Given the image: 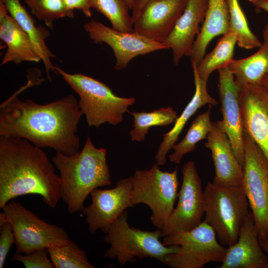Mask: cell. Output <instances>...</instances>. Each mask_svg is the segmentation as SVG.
<instances>
[{"mask_svg":"<svg viewBox=\"0 0 268 268\" xmlns=\"http://www.w3.org/2000/svg\"><path fill=\"white\" fill-rule=\"evenodd\" d=\"M82 115L72 95L46 104L13 95L0 106V136L24 138L39 147L72 155L79 151L77 133Z\"/></svg>","mask_w":268,"mask_h":268,"instance_id":"1","label":"cell"},{"mask_svg":"<svg viewBox=\"0 0 268 268\" xmlns=\"http://www.w3.org/2000/svg\"><path fill=\"white\" fill-rule=\"evenodd\" d=\"M60 179L46 153L28 140L0 136V208L17 197L38 195L49 207L61 199Z\"/></svg>","mask_w":268,"mask_h":268,"instance_id":"2","label":"cell"},{"mask_svg":"<svg viewBox=\"0 0 268 268\" xmlns=\"http://www.w3.org/2000/svg\"><path fill=\"white\" fill-rule=\"evenodd\" d=\"M106 153V149L96 147L88 137L81 151L72 155L56 152L52 157L60 173L61 199L69 214L81 211L94 189L111 185Z\"/></svg>","mask_w":268,"mask_h":268,"instance_id":"3","label":"cell"},{"mask_svg":"<svg viewBox=\"0 0 268 268\" xmlns=\"http://www.w3.org/2000/svg\"><path fill=\"white\" fill-rule=\"evenodd\" d=\"M55 69L79 97L78 105L89 127L98 128L108 123L116 125L123 121L124 113L135 102L134 97L116 95L105 83L81 73H69L59 66Z\"/></svg>","mask_w":268,"mask_h":268,"instance_id":"4","label":"cell"},{"mask_svg":"<svg viewBox=\"0 0 268 268\" xmlns=\"http://www.w3.org/2000/svg\"><path fill=\"white\" fill-rule=\"evenodd\" d=\"M128 216L126 210L105 233L103 239L110 246L104 254L106 258L116 260L124 266L148 258L162 262L167 255L179 251V246H165L160 241L162 237L160 229L146 231L132 227Z\"/></svg>","mask_w":268,"mask_h":268,"instance_id":"5","label":"cell"},{"mask_svg":"<svg viewBox=\"0 0 268 268\" xmlns=\"http://www.w3.org/2000/svg\"><path fill=\"white\" fill-rule=\"evenodd\" d=\"M204 219L224 246L234 244L250 211L242 186L227 187L208 182L203 190Z\"/></svg>","mask_w":268,"mask_h":268,"instance_id":"6","label":"cell"},{"mask_svg":"<svg viewBox=\"0 0 268 268\" xmlns=\"http://www.w3.org/2000/svg\"><path fill=\"white\" fill-rule=\"evenodd\" d=\"M177 174V167L172 172L162 171L156 163L149 169L136 170L132 176L133 204L147 205L151 210V223L161 230L174 208L179 186Z\"/></svg>","mask_w":268,"mask_h":268,"instance_id":"7","label":"cell"},{"mask_svg":"<svg viewBox=\"0 0 268 268\" xmlns=\"http://www.w3.org/2000/svg\"><path fill=\"white\" fill-rule=\"evenodd\" d=\"M1 209L0 224L5 221L11 224L17 253L28 254L71 241L63 228L41 219L18 201H10Z\"/></svg>","mask_w":268,"mask_h":268,"instance_id":"8","label":"cell"},{"mask_svg":"<svg viewBox=\"0 0 268 268\" xmlns=\"http://www.w3.org/2000/svg\"><path fill=\"white\" fill-rule=\"evenodd\" d=\"M162 242L179 246L178 252L167 255L162 262L172 268H202L209 263H222L227 250L204 220L190 230L163 237Z\"/></svg>","mask_w":268,"mask_h":268,"instance_id":"9","label":"cell"},{"mask_svg":"<svg viewBox=\"0 0 268 268\" xmlns=\"http://www.w3.org/2000/svg\"><path fill=\"white\" fill-rule=\"evenodd\" d=\"M243 142L245 162L242 186L261 244L268 236V162L259 146L245 132Z\"/></svg>","mask_w":268,"mask_h":268,"instance_id":"10","label":"cell"},{"mask_svg":"<svg viewBox=\"0 0 268 268\" xmlns=\"http://www.w3.org/2000/svg\"><path fill=\"white\" fill-rule=\"evenodd\" d=\"M182 174L178 203L161 230L163 237L192 229L201 222L204 214L203 191L195 163L192 161L186 162Z\"/></svg>","mask_w":268,"mask_h":268,"instance_id":"11","label":"cell"},{"mask_svg":"<svg viewBox=\"0 0 268 268\" xmlns=\"http://www.w3.org/2000/svg\"><path fill=\"white\" fill-rule=\"evenodd\" d=\"M132 177L120 179L111 189H96L91 192L92 202L81 211L85 216L89 232L106 233L112 223L128 207H134L132 201Z\"/></svg>","mask_w":268,"mask_h":268,"instance_id":"12","label":"cell"},{"mask_svg":"<svg viewBox=\"0 0 268 268\" xmlns=\"http://www.w3.org/2000/svg\"><path fill=\"white\" fill-rule=\"evenodd\" d=\"M84 28L94 43H104L111 48L116 58L115 69L117 70L126 68L136 56L168 49L163 43L149 39L134 31L117 30L95 20L85 23Z\"/></svg>","mask_w":268,"mask_h":268,"instance_id":"13","label":"cell"},{"mask_svg":"<svg viewBox=\"0 0 268 268\" xmlns=\"http://www.w3.org/2000/svg\"><path fill=\"white\" fill-rule=\"evenodd\" d=\"M218 70V90L223 119L216 123L227 135L234 153L243 168L245 154L244 129L239 98L240 87L227 66Z\"/></svg>","mask_w":268,"mask_h":268,"instance_id":"14","label":"cell"},{"mask_svg":"<svg viewBox=\"0 0 268 268\" xmlns=\"http://www.w3.org/2000/svg\"><path fill=\"white\" fill-rule=\"evenodd\" d=\"M240 87L244 132L259 146L268 162V89L261 84Z\"/></svg>","mask_w":268,"mask_h":268,"instance_id":"15","label":"cell"},{"mask_svg":"<svg viewBox=\"0 0 268 268\" xmlns=\"http://www.w3.org/2000/svg\"><path fill=\"white\" fill-rule=\"evenodd\" d=\"M189 0H153L143 8L135 20L133 31L163 43L184 11Z\"/></svg>","mask_w":268,"mask_h":268,"instance_id":"16","label":"cell"},{"mask_svg":"<svg viewBox=\"0 0 268 268\" xmlns=\"http://www.w3.org/2000/svg\"><path fill=\"white\" fill-rule=\"evenodd\" d=\"M204 143L211 152L215 173L212 182L220 186H242L243 168L237 160L230 141L216 122H212L210 131Z\"/></svg>","mask_w":268,"mask_h":268,"instance_id":"17","label":"cell"},{"mask_svg":"<svg viewBox=\"0 0 268 268\" xmlns=\"http://www.w3.org/2000/svg\"><path fill=\"white\" fill-rule=\"evenodd\" d=\"M208 0H189L181 15L163 43L173 55V63L178 65L184 56L190 55L196 38L203 23Z\"/></svg>","mask_w":268,"mask_h":268,"instance_id":"18","label":"cell"},{"mask_svg":"<svg viewBox=\"0 0 268 268\" xmlns=\"http://www.w3.org/2000/svg\"><path fill=\"white\" fill-rule=\"evenodd\" d=\"M219 268H268V256L260 242L251 211L237 241L227 248Z\"/></svg>","mask_w":268,"mask_h":268,"instance_id":"19","label":"cell"},{"mask_svg":"<svg viewBox=\"0 0 268 268\" xmlns=\"http://www.w3.org/2000/svg\"><path fill=\"white\" fill-rule=\"evenodd\" d=\"M0 38L7 48L0 66L10 62L19 64L23 62L38 63L41 60L28 35L0 1Z\"/></svg>","mask_w":268,"mask_h":268,"instance_id":"20","label":"cell"},{"mask_svg":"<svg viewBox=\"0 0 268 268\" xmlns=\"http://www.w3.org/2000/svg\"><path fill=\"white\" fill-rule=\"evenodd\" d=\"M192 66L195 92L191 101L175 121L172 129L163 134V140L160 143L155 155L156 163L159 166L163 165L166 163L168 152L175 144L188 121L198 110L206 104L216 105L218 104L217 101L211 97L207 91V80L201 79L199 76L196 70V65L192 64Z\"/></svg>","mask_w":268,"mask_h":268,"instance_id":"21","label":"cell"},{"mask_svg":"<svg viewBox=\"0 0 268 268\" xmlns=\"http://www.w3.org/2000/svg\"><path fill=\"white\" fill-rule=\"evenodd\" d=\"M229 31V15L227 0H208L202 27L197 36L189 57L197 66L205 54L208 44L215 37Z\"/></svg>","mask_w":268,"mask_h":268,"instance_id":"22","label":"cell"},{"mask_svg":"<svg viewBox=\"0 0 268 268\" xmlns=\"http://www.w3.org/2000/svg\"><path fill=\"white\" fill-rule=\"evenodd\" d=\"M8 13L16 21L20 27L28 35L38 54L44 64L47 77L51 81L50 72L58 74L51 59L56 58L55 55L47 47L45 40L50 32L42 26H37L35 21L21 4L19 0H0Z\"/></svg>","mask_w":268,"mask_h":268,"instance_id":"23","label":"cell"},{"mask_svg":"<svg viewBox=\"0 0 268 268\" xmlns=\"http://www.w3.org/2000/svg\"><path fill=\"white\" fill-rule=\"evenodd\" d=\"M263 42L253 55L240 59H233L227 65L233 73L237 84H261L268 73V24L263 31Z\"/></svg>","mask_w":268,"mask_h":268,"instance_id":"24","label":"cell"},{"mask_svg":"<svg viewBox=\"0 0 268 268\" xmlns=\"http://www.w3.org/2000/svg\"><path fill=\"white\" fill-rule=\"evenodd\" d=\"M237 43L235 34L229 30L219 39L215 48L204 56L196 66L199 76L208 80L211 73L215 70L226 67L233 59L234 49Z\"/></svg>","mask_w":268,"mask_h":268,"instance_id":"25","label":"cell"},{"mask_svg":"<svg viewBox=\"0 0 268 268\" xmlns=\"http://www.w3.org/2000/svg\"><path fill=\"white\" fill-rule=\"evenodd\" d=\"M211 109V105H209L207 111L199 115L192 122L184 138L173 146L174 152L169 155L171 162L179 164L185 154L195 149L197 143L206 138L212 126L210 118Z\"/></svg>","mask_w":268,"mask_h":268,"instance_id":"26","label":"cell"},{"mask_svg":"<svg viewBox=\"0 0 268 268\" xmlns=\"http://www.w3.org/2000/svg\"><path fill=\"white\" fill-rule=\"evenodd\" d=\"M134 117V128L130 131L133 141L144 139L149 129L156 126H167L175 122L178 118L176 111L171 107L161 108L149 112H130Z\"/></svg>","mask_w":268,"mask_h":268,"instance_id":"27","label":"cell"},{"mask_svg":"<svg viewBox=\"0 0 268 268\" xmlns=\"http://www.w3.org/2000/svg\"><path fill=\"white\" fill-rule=\"evenodd\" d=\"M91 8L103 15L112 27L122 32H133L134 22L126 0H90Z\"/></svg>","mask_w":268,"mask_h":268,"instance_id":"28","label":"cell"},{"mask_svg":"<svg viewBox=\"0 0 268 268\" xmlns=\"http://www.w3.org/2000/svg\"><path fill=\"white\" fill-rule=\"evenodd\" d=\"M227 1L229 15V30L235 34L238 45L248 50L260 47L262 43L251 30L239 0H227Z\"/></svg>","mask_w":268,"mask_h":268,"instance_id":"29","label":"cell"},{"mask_svg":"<svg viewBox=\"0 0 268 268\" xmlns=\"http://www.w3.org/2000/svg\"><path fill=\"white\" fill-rule=\"evenodd\" d=\"M55 268H94L86 252L75 242L47 249Z\"/></svg>","mask_w":268,"mask_h":268,"instance_id":"30","label":"cell"},{"mask_svg":"<svg viewBox=\"0 0 268 268\" xmlns=\"http://www.w3.org/2000/svg\"><path fill=\"white\" fill-rule=\"evenodd\" d=\"M31 13L51 29L55 20L64 17L73 18V10L67 8L64 0H24Z\"/></svg>","mask_w":268,"mask_h":268,"instance_id":"31","label":"cell"},{"mask_svg":"<svg viewBox=\"0 0 268 268\" xmlns=\"http://www.w3.org/2000/svg\"><path fill=\"white\" fill-rule=\"evenodd\" d=\"M47 249L33 251L21 255L16 253L12 256L11 261L22 263L26 268H53L54 266L49 259Z\"/></svg>","mask_w":268,"mask_h":268,"instance_id":"32","label":"cell"},{"mask_svg":"<svg viewBox=\"0 0 268 268\" xmlns=\"http://www.w3.org/2000/svg\"><path fill=\"white\" fill-rule=\"evenodd\" d=\"M0 268H2L15 238L11 224L5 221L0 224Z\"/></svg>","mask_w":268,"mask_h":268,"instance_id":"33","label":"cell"},{"mask_svg":"<svg viewBox=\"0 0 268 268\" xmlns=\"http://www.w3.org/2000/svg\"><path fill=\"white\" fill-rule=\"evenodd\" d=\"M66 6L70 10L81 11L86 16L91 17L92 13L90 0H64Z\"/></svg>","mask_w":268,"mask_h":268,"instance_id":"34","label":"cell"},{"mask_svg":"<svg viewBox=\"0 0 268 268\" xmlns=\"http://www.w3.org/2000/svg\"><path fill=\"white\" fill-rule=\"evenodd\" d=\"M152 0H134L131 15L134 22L137 18L144 7Z\"/></svg>","mask_w":268,"mask_h":268,"instance_id":"35","label":"cell"},{"mask_svg":"<svg viewBox=\"0 0 268 268\" xmlns=\"http://www.w3.org/2000/svg\"><path fill=\"white\" fill-rule=\"evenodd\" d=\"M257 8L263 9L268 13V0H247Z\"/></svg>","mask_w":268,"mask_h":268,"instance_id":"36","label":"cell"},{"mask_svg":"<svg viewBox=\"0 0 268 268\" xmlns=\"http://www.w3.org/2000/svg\"><path fill=\"white\" fill-rule=\"evenodd\" d=\"M261 84L268 89V73L262 78Z\"/></svg>","mask_w":268,"mask_h":268,"instance_id":"37","label":"cell"},{"mask_svg":"<svg viewBox=\"0 0 268 268\" xmlns=\"http://www.w3.org/2000/svg\"><path fill=\"white\" fill-rule=\"evenodd\" d=\"M130 9L132 10L133 6L134 0H126Z\"/></svg>","mask_w":268,"mask_h":268,"instance_id":"38","label":"cell"},{"mask_svg":"<svg viewBox=\"0 0 268 268\" xmlns=\"http://www.w3.org/2000/svg\"><path fill=\"white\" fill-rule=\"evenodd\" d=\"M261 245L262 248L264 247H268V236L267 238V239H266V240L265 241H264L263 242H262L261 244Z\"/></svg>","mask_w":268,"mask_h":268,"instance_id":"39","label":"cell"},{"mask_svg":"<svg viewBox=\"0 0 268 268\" xmlns=\"http://www.w3.org/2000/svg\"><path fill=\"white\" fill-rule=\"evenodd\" d=\"M263 249L268 256V247H263Z\"/></svg>","mask_w":268,"mask_h":268,"instance_id":"40","label":"cell"}]
</instances>
